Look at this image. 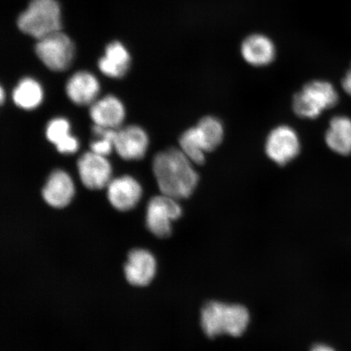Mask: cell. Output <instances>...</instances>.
I'll return each instance as SVG.
<instances>
[{"mask_svg": "<svg viewBox=\"0 0 351 351\" xmlns=\"http://www.w3.org/2000/svg\"><path fill=\"white\" fill-rule=\"evenodd\" d=\"M206 151L210 152L222 143L225 130L221 121L215 117H205L197 123L196 126Z\"/></svg>", "mask_w": 351, "mask_h": 351, "instance_id": "19", "label": "cell"}, {"mask_svg": "<svg viewBox=\"0 0 351 351\" xmlns=\"http://www.w3.org/2000/svg\"><path fill=\"white\" fill-rule=\"evenodd\" d=\"M301 150L296 131L288 125H280L270 132L265 143L267 157L278 165H285L298 156Z\"/></svg>", "mask_w": 351, "mask_h": 351, "instance_id": "7", "label": "cell"}, {"mask_svg": "<svg viewBox=\"0 0 351 351\" xmlns=\"http://www.w3.org/2000/svg\"><path fill=\"white\" fill-rule=\"evenodd\" d=\"M311 351H335V349L327 345L318 344L313 346Z\"/></svg>", "mask_w": 351, "mask_h": 351, "instance_id": "25", "label": "cell"}, {"mask_svg": "<svg viewBox=\"0 0 351 351\" xmlns=\"http://www.w3.org/2000/svg\"><path fill=\"white\" fill-rule=\"evenodd\" d=\"M0 94H1V95H0V99H1V103L3 104L4 101V90L3 88L0 90Z\"/></svg>", "mask_w": 351, "mask_h": 351, "instance_id": "26", "label": "cell"}, {"mask_svg": "<svg viewBox=\"0 0 351 351\" xmlns=\"http://www.w3.org/2000/svg\"><path fill=\"white\" fill-rule=\"evenodd\" d=\"M249 322V311L241 305L213 301L202 310V328L210 337L221 335L240 337L247 329Z\"/></svg>", "mask_w": 351, "mask_h": 351, "instance_id": "2", "label": "cell"}, {"mask_svg": "<svg viewBox=\"0 0 351 351\" xmlns=\"http://www.w3.org/2000/svg\"><path fill=\"white\" fill-rule=\"evenodd\" d=\"M339 99L331 83L310 82L293 96V110L298 117L315 119L326 110L335 107Z\"/></svg>", "mask_w": 351, "mask_h": 351, "instance_id": "4", "label": "cell"}, {"mask_svg": "<svg viewBox=\"0 0 351 351\" xmlns=\"http://www.w3.org/2000/svg\"><path fill=\"white\" fill-rule=\"evenodd\" d=\"M90 116L95 125L108 129H119L125 117L121 101L109 95L90 105Z\"/></svg>", "mask_w": 351, "mask_h": 351, "instance_id": "13", "label": "cell"}, {"mask_svg": "<svg viewBox=\"0 0 351 351\" xmlns=\"http://www.w3.org/2000/svg\"><path fill=\"white\" fill-rule=\"evenodd\" d=\"M130 56L125 47L120 42L109 43L105 55L99 60V69L104 75L110 78H122L128 73Z\"/></svg>", "mask_w": 351, "mask_h": 351, "instance_id": "16", "label": "cell"}, {"mask_svg": "<svg viewBox=\"0 0 351 351\" xmlns=\"http://www.w3.org/2000/svg\"><path fill=\"white\" fill-rule=\"evenodd\" d=\"M35 52L48 69L54 72H63L71 65L75 53L71 39L57 32L38 40Z\"/></svg>", "mask_w": 351, "mask_h": 351, "instance_id": "5", "label": "cell"}, {"mask_svg": "<svg viewBox=\"0 0 351 351\" xmlns=\"http://www.w3.org/2000/svg\"><path fill=\"white\" fill-rule=\"evenodd\" d=\"M13 102L24 110H34L41 104L43 90L40 83L32 77H24L12 92Z\"/></svg>", "mask_w": 351, "mask_h": 351, "instance_id": "18", "label": "cell"}, {"mask_svg": "<svg viewBox=\"0 0 351 351\" xmlns=\"http://www.w3.org/2000/svg\"><path fill=\"white\" fill-rule=\"evenodd\" d=\"M107 189L109 203L120 212L134 209L143 195V188L140 183L128 175L112 179Z\"/></svg>", "mask_w": 351, "mask_h": 351, "instance_id": "10", "label": "cell"}, {"mask_svg": "<svg viewBox=\"0 0 351 351\" xmlns=\"http://www.w3.org/2000/svg\"><path fill=\"white\" fill-rule=\"evenodd\" d=\"M328 147L341 156L351 153V120L346 117H335L329 123L326 134Z\"/></svg>", "mask_w": 351, "mask_h": 351, "instance_id": "17", "label": "cell"}, {"mask_svg": "<svg viewBox=\"0 0 351 351\" xmlns=\"http://www.w3.org/2000/svg\"><path fill=\"white\" fill-rule=\"evenodd\" d=\"M193 164L181 149L169 148L156 154L152 169L161 194L177 200L191 196L199 181Z\"/></svg>", "mask_w": 351, "mask_h": 351, "instance_id": "1", "label": "cell"}, {"mask_svg": "<svg viewBox=\"0 0 351 351\" xmlns=\"http://www.w3.org/2000/svg\"><path fill=\"white\" fill-rule=\"evenodd\" d=\"M75 195V186L71 177L62 169L52 171L43 186L44 201L51 208L61 209L71 203Z\"/></svg>", "mask_w": 351, "mask_h": 351, "instance_id": "12", "label": "cell"}, {"mask_svg": "<svg viewBox=\"0 0 351 351\" xmlns=\"http://www.w3.org/2000/svg\"><path fill=\"white\" fill-rule=\"evenodd\" d=\"M241 54L245 62L263 67L274 62L276 50L273 40L265 34L250 35L241 43Z\"/></svg>", "mask_w": 351, "mask_h": 351, "instance_id": "15", "label": "cell"}, {"mask_svg": "<svg viewBox=\"0 0 351 351\" xmlns=\"http://www.w3.org/2000/svg\"><path fill=\"white\" fill-rule=\"evenodd\" d=\"M148 146V135L142 127L132 125L117 130L114 150L123 160L143 159L146 155Z\"/></svg>", "mask_w": 351, "mask_h": 351, "instance_id": "9", "label": "cell"}, {"mask_svg": "<svg viewBox=\"0 0 351 351\" xmlns=\"http://www.w3.org/2000/svg\"><path fill=\"white\" fill-rule=\"evenodd\" d=\"M66 95L74 104L87 106L97 99L100 85L98 79L87 71H79L70 77L65 87Z\"/></svg>", "mask_w": 351, "mask_h": 351, "instance_id": "14", "label": "cell"}, {"mask_svg": "<svg viewBox=\"0 0 351 351\" xmlns=\"http://www.w3.org/2000/svg\"><path fill=\"white\" fill-rule=\"evenodd\" d=\"M56 150L61 154H65V155H70L77 152L79 148V142L77 138L71 135L63 143L57 145Z\"/></svg>", "mask_w": 351, "mask_h": 351, "instance_id": "23", "label": "cell"}, {"mask_svg": "<svg viewBox=\"0 0 351 351\" xmlns=\"http://www.w3.org/2000/svg\"><path fill=\"white\" fill-rule=\"evenodd\" d=\"M92 131L98 139L90 143L91 152L103 156H109L114 149V139H115L117 130L104 128L102 126L94 125Z\"/></svg>", "mask_w": 351, "mask_h": 351, "instance_id": "21", "label": "cell"}, {"mask_svg": "<svg viewBox=\"0 0 351 351\" xmlns=\"http://www.w3.org/2000/svg\"><path fill=\"white\" fill-rule=\"evenodd\" d=\"M180 149L195 165H203L205 162L206 151L199 131L196 127L188 129L179 139Z\"/></svg>", "mask_w": 351, "mask_h": 351, "instance_id": "20", "label": "cell"}, {"mask_svg": "<svg viewBox=\"0 0 351 351\" xmlns=\"http://www.w3.org/2000/svg\"><path fill=\"white\" fill-rule=\"evenodd\" d=\"M155 256L145 249H134L130 252L125 265V275L130 285L144 287L150 284L156 274Z\"/></svg>", "mask_w": 351, "mask_h": 351, "instance_id": "11", "label": "cell"}, {"mask_svg": "<svg viewBox=\"0 0 351 351\" xmlns=\"http://www.w3.org/2000/svg\"><path fill=\"white\" fill-rule=\"evenodd\" d=\"M182 215V209L177 199L165 195L153 197L147 208V229L157 238H169L172 234V223Z\"/></svg>", "mask_w": 351, "mask_h": 351, "instance_id": "6", "label": "cell"}, {"mask_svg": "<svg viewBox=\"0 0 351 351\" xmlns=\"http://www.w3.org/2000/svg\"><path fill=\"white\" fill-rule=\"evenodd\" d=\"M341 85L346 93L351 96V69L342 80Z\"/></svg>", "mask_w": 351, "mask_h": 351, "instance_id": "24", "label": "cell"}, {"mask_svg": "<svg viewBox=\"0 0 351 351\" xmlns=\"http://www.w3.org/2000/svg\"><path fill=\"white\" fill-rule=\"evenodd\" d=\"M21 32L37 40L60 32L61 12L56 0H32L17 19Z\"/></svg>", "mask_w": 351, "mask_h": 351, "instance_id": "3", "label": "cell"}, {"mask_svg": "<svg viewBox=\"0 0 351 351\" xmlns=\"http://www.w3.org/2000/svg\"><path fill=\"white\" fill-rule=\"evenodd\" d=\"M77 169L83 186L91 191L102 190L112 180V169L106 156L93 152L79 158Z\"/></svg>", "mask_w": 351, "mask_h": 351, "instance_id": "8", "label": "cell"}, {"mask_svg": "<svg viewBox=\"0 0 351 351\" xmlns=\"http://www.w3.org/2000/svg\"><path fill=\"white\" fill-rule=\"evenodd\" d=\"M70 124L63 117H56L48 122L46 127V137L56 147L70 137Z\"/></svg>", "mask_w": 351, "mask_h": 351, "instance_id": "22", "label": "cell"}]
</instances>
